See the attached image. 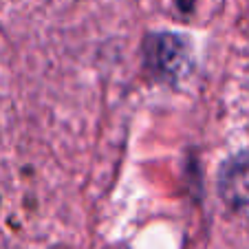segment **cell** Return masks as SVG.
<instances>
[{"label": "cell", "instance_id": "1", "mask_svg": "<svg viewBox=\"0 0 249 249\" xmlns=\"http://www.w3.org/2000/svg\"><path fill=\"white\" fill-rule=\"evenodd\" d=\"M225 185L230 201H234L236 205H249V161L231 168L230 177H225Z\"/></svg>", "mask_w": 249, "mask_h": 249}]
</instances>
